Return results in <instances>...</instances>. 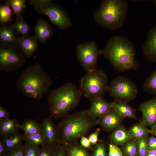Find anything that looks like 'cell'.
I'll list each match as a JSON object with an SVG mask.
<instances>
[{
  "mask_svg": "<svg viewBox=\"0 0 156 156\" xmlns=\"http://www.w3.org/2000/svg\"><path fill=\"white\" fill-rule=\"evenodd\" d=\"M97 125L98 119L91 116L88 109L66 116L57 126L60 145L78 142Z\"/></svg>",
  "mask_w": 156,
  "mask_h": 156,
  "instance_id": "cell-1",
  "label": "cell"
},
{
  "mask_svg": "<svg viewBox=\"0 0 156 156\" xmlns=\"http://www.w3.org/2000/svg\"><path fill=\"white\" fill-rule=\"evenodd\" d=\"M102 50V54L109 61L117 71L123 72L136 70L139 65L135 60V51L133 43L120 35L113 36Z\"/></svg>",
  "mask_w": 156,
  "mask_h": 156,
  "instance_id": "cell-2",
  "label": "cell"
},
{
  "mask_svg": "<svg viewBox=\"0 0 156 156\" xmlns=\"http://www.w3.org/2000/svg\"><path fill=\"white\" fill-rule=\"evenodd\" d=\"M52 84V80L48 73L41 64L36 63L24 69L16 86L27 96L38 100L48 91Z\"/></svg>",
  "mask_w": 156,
  "mask_h": 156,
  "instance_id": "cell-3",
  "label": "cell"
},
{
  "mask_svg": "<svg viewBox=\"0 0 156 156\" xmlns=\"http://www.w3.org/2000/svg\"><path fill=\"white\" fill-rule=\"evenodd\" d=\"M81 96L79 88L72 83L51 91L47 99L51 116L58 119L69 114L78 105Z\"/></svg>",
  "mask_w": 156,
  "mask_h": 156,
  "instance_id": "cell-4",
  "label": "cell"
},
{
  "mask_svg": "<svg viewBox=\"0 0 156 156\" xmlns=\"http://www.w3.org/2000/svg\"><path fill=\"white\" fill-rule=\"evenodd\" d=\"M128 7L125 0H104L94 13V20L104 28L112 30L117 29L124 24Z\"/></svg>",
  "mask_w": 156,
  "mask_h": 156,
  "instance_id": "cell-5",
  "label": "cell"
},
{
  "mask_svg": "<svg viewBox=\"0 0 156 156\" xmlns=\"http://www.w3.org/2000/svg\"><path fill=\"white\" fill-rule=\"evenodd\" d=\"M107 76L103 70L96 69L81 78L79 88L82 95L90 101L103 96L108 90Z\"/></svg>",
  "mask_w": 156,
  "mask_h": 156,
  "instance_id": "cell-6",
  "label": "cell"
},
{
  "mask_svg": "<svg viewBox=\"0 0 156 156\" xmlns=\"http://www.w3.org/2000/svg\"><path fill=\"white\" fill-rule=\"evenodd\" d=\"M29 2L36 11L47 16L59 29L64 30L71 26V20L66 11L52 0H31Z\"/></svg>",
  "mask_w": 156,
  "mask_h": 156,
  "instance_id": "cell-7",
  "label": "cell"
},
{
  "mask_svg": "<svg viewBox=\"0 0 156 156\" xmlns=\"http://www.w3.org/2000/svg\"><path fill=\"white\" fill-rule=\"evenodd\" d=\"M108 90L115 100L127 103L136 97L138 93L136 85L127 78L118 76L108 85Z\"/></svg>",
  "mask_w": 156,
  "mask_h": 156,
  "instance_id": "cell-8",
  "label": "cell"
},
{
  "mask_svg": "<svg viewBox=\"0 0 156 156\" xmlns=\"http://www.w3.org/2000/svg\"><path fill=\"white\" fill-rule=\"evenodd\" d=\"M25 56L23 52L15 48L3 44L0 48V70L10 72L21 67L25 62Z\"/></svg>",
  "mask_w": 156,
  "mask_h": 156,
  "instance_id": "cell-9",
  "label": "cell"
},
{
  "mask_svg": "<svg viewBox=\"0 0 156 156\" xmlns=\"http://www.w3.org/2000/svg\"><path fill=\"white\" fill-rule=\"evenodd\" d=\"M77 57L83 68L89 72L96 69L98 57L102 54L95 43L89 41L78 44L76 48Z\"/></svg>",
  "mask_w": 156,
  "mask_h": 156,
  "instance_id": "cell-10",
  "label": "cell"
},
{
  "mask_svg": "<svg viewBox=\"0 0 156 156\" xmlns=\"http://www.w3.org/2000/svg\"><path fill=\"white\" fill-rule=\"evenodd\" d=\"M139 110L142 113V122L151 129L156 126V96L141 104Z\"/></svg>",
  "mask_w": 156,
  "mask_h": 156,
  "instance_id": "cell-11",
  "label": "cell"
},
{
  "mask_svg": "<svg viewBox=\"0 0 156 156\" xmlns=\"http://www.w3.org/2000/svg\"><path fill=\"white\" fill-rule=\"evenodd\" d=\"M41 132L48 144L55 148L61 145L58 136L57 127L50 118L44 119L41 123Z\"/></svg>",
  "mask_w": 156,
  "mask_h": 156,
  "instance_id": "cell-12",
  "label": "cell"
},
{
  "mask_svg": "<svg viewBox=\"0 0 156 156\" xmlns=\"http://www.w3.org/2000/svg\"><path fill=\"white\" fill-rule=\"evenodd\" d=\"M123 118L112 109L98 119V125L108 132H111L121 125Z\"/></svg>",
  "mask_w": 156,
  "mask_h": 156,
  "instance_id": "cell-13",
  "label": "cell"
},
{
  "mask_svg": "<svg viewBox=\"0 0 156 156\" xmlns=\"http://www.w3.org/2000/svg\"><path fill=\"white\" fill-rule=\"evenodd\" d=\"M112 103L103 98H99L91 101L88 110L91 116L98 119L112 110Z\"/></svg>",
  "mask_w": 156,
  "mask_h": 156,
  "instance_id": "cell-14",
  "label": "cell"
},
{
  "mask_svg": "<svg viewBox=\"0 0 156 156\" xmlns=\"http://www.w3.org/2000/svg\"><path fill=\"white\" fill-rule=\"evenodd\" d=\"M143 52L149 60L156 63V25L148 32Z\"/></svg>",
  "mask_w": 156,
  "mask_h": 156,
  "instance_id": "cell-15",
  "label": "cell"
},
{
  "mask_svg": "<svg viewBox=\"0 0 156 156\" xmlns=\"http://www.w3.org/2000/svg\"><path fill=\"white\" fill-rule=\"evenodd\" d=\"M34 29L35 37L42 43L49 40L53 34V30L48 22L41 18L38 20Z\"/></svg>",
  "mask_w": 156,
  "mask_h": 156,
  "instance_id": "cell-16",
  "label": "cell"
},
{
  "mask_svg": "<svg viewBox=\"0 0 156 156\" xmlns=\"http://www.w3.org/2000/svg\"><path fill=\"white\" fill-rule=\"evenodd\" d=\"M37 40L35 36L28 35L18 38L17 43L26 57H30L37 50Z\"/></svg>",
  "mask_w": 156,
  "mask_h": 156,
  "instance_id": "cell-17",
  "label": "cell"
},
{
  "mask_svg": "<svg viewBox=\"0 0 156 156\" xmlns=\"http://www.w3.org/2000/svg\"><path fill=\"white\" fill-rule=\"evenodd\" d=\"M132 138L128 130L121 125L111 132L109 136L110 143L118 146H122Z\"/></svg>",
  "mask_w": 156,
  "mask_h": 156,
  "instance_id": "cell-18",
  "label": "cell"
},
{
  "mask_svg": "<svg viewBox=\"0 0 156 156\" xmlns=\"http://www.w3.org/2000/svg\"><path fill=\"white\" fill-rule=\"evenodd\" d=\"M112 109L123 118L127 117L138 119L135 116V110L127 103L115 100L112 102Z\"/></svg>",
  "mask_w": 156,
  "mask_h": 156,
  "instance_id": "cell-19",
  "label": "cell"
},
{
  "mask_svg": "<svg viewBox=\"0 0 156 156\" xmlns=\"http://www.w3.org/2000/svg\"><path fill=\"white\" fill-rule=\"evenodd\" d=\"M18 38L12 26L1 25L0 28V39L3 44L17 43Z\"/></svg>",
  "mask_w": 156,
  "mask_h": 156,
  "instance_id": "cell-20",
  "label": "cell"
},
{
  "mask_svg": "<svg viewBox=\"0 0 156 156\" xmlns=\"http://www.w3.org/2000/svg\"><path fill=\"white\" fill-rule=\"evenodd\" d=\"M9 152L23 145L24 135L17 132L3 137L2 139Z\"/></svg>",
  "mask_w": 156,
  "mask_h": 156,
  "instance_id": "cell-21",
  "label": "cell"
},
{
  "mask_svg": "<svg viewBox=\"0 0 156 156\" xmlns=\"http://www.w3.org/2000/svg\"><path fill=\"white\" fill-rule=\"evenodd\" d=\"M62 146L67 156H92L90 151L83 147L78 142Z\"/></svg>",
  "mask_w": 156,
  "mask_h": 156,
  "instance_id": "cell-22",
  "label": "cell"
},
{
  "mask_svg": "<svg viewBox=\"0 0 156 156\" xmlns=\"http://www.w3.org/2000/svg\"><path fill=\"white\" fill-rule=\"evenodd\" d=\"M20 125L15 119L9 120L0 124V135L3 137L18 132Z\"/></svg>",
  "mask_w": 156,
  "mask_h": 156,
  "instance_id": "cell-23",
  "label": "cell"
},
{
  "mask_svg": "<svg viewBox=\"0 0 156 156\" xmlns=\"http://www.w3.org/2000/svg\"><path fill=\"white\" fill-rule=\"evenodd\" d=\"M128 131L133 138L137 139L148 138L149 134H151V130L148 129L142 122L133 125Z\"/></svg>",
  "mask_w": 156,
  "mask_h": 156,
  "instance_id": "cell-24",
  "label": "cell"
},
{
  "mask_svg": "<svg viewBox=\"0 0 156 156\" xmlns=\"http://www.w3.org/2000/svg\"><path fill=\"white\" fill-rule=\"evenodd\" d=\"M20 129L24 132V134L31 135L41 132V125L34 120L27 119L20 125Z\"/></svg>",
  "mask_w": 156,
  "mask_h": 156,
  "instance_id": "cell-25",
  "label": "cell"
},
{
  "mask_svg": "<svg viewBox=\"0 0 156 156\" xmlns=\"http://www.w3.org/2000/svg\"><path fill=\"white\" fill-rule=\"evenodd\" d=\"M12 26L14 31L22 36L28 35L30 28L21 15L16 17V21Z\"/></svg>",
  "mask_w": 156,
  "mask_h": 156,
  "instance_id": "cell-26",
  "label": "cell"
},
{
  "mask_svg": "<svg viewBox=\"0 0 156 156\" xmlns=\"http://www.w3.org/2000/svg\"><path fill=\"white\" fill-rule=\"evenodd\" d=\"M26 144L36 146L47 144L46 140L41 133L39 132L29 135L24 134Z\"/></svg>",
  "mask_w": 156,
  "mask_h": 156,
  "instance_id": "cell-27",
  "label": "cell"
},
{
  "mask_svg": "<svg viewBox=\"0 0 156 156\" xmlns=\"http://www.w3.org/2000/svg\"><path fill=\"white\" fill-rule=\"evenodd\" d=\"M7 1L0 6V22L1 25L9 23L11 20L13 11Z\"/></svg>",
  "mask_w": 156,
  "mask_h": 156,
  "instance_id": "cell-28",
  "label": "cell"
},
{
  "mask_svg": "<svg viewBox=\"0 0 156 156\" xmlns=\"http://www.w3.org/2000/svg\"><path fill=\"white\" fill-rule=\"evenodd\" d=\"M124 156H136L137 150V139L133 138L122 146Z\"/></svg>",
  "mask_w": 156,
  "mask_h": 156,
  "instance_id": "cell-29",
  "label": "cell"
},
{
  "mask_svg": "<svg viewBox=\"0 0 156 156\" xmlns=\"http://www.w3.org/2000/svg\"><path fill=\"white\" fill-rule=\"evenodd\" d=\"M143 88L145 92L156 95V69L146 79Z\"/></svg>",
  "mask_w": 156,
  "mask_h": 156,
  "instance_id": "cell-30",
  "label": "cell"
},
{
  "mask_svg": "<svg viewBox=\"0 0 156 156\" xmlns=\"http://www.w3.org/2000/svg\"><path fill=\"white\" fill-rule=\"evenodd\" d=\"M92 156H108L107 146L102 140H99L97 143L93 146Z\"/></svg>",
  "mask_w": 156,
  "mask_h": 156,
  "instance_id": "cell-31",
  "label": "cell"
},
{
  "mask_svg": "<svg viewBox=\"0 0 156 156\" xmlns=\"http://www.w3.org/2000/svg\"><path fill=\"white\" fill-rule=\"evenodd\" d=\"M16 16L17 17L21 15L25 7V0H7Z\"/></svg>",
  "mask_w": 156,
  "mask_h": 156,
  "instance_id": "cell-32",
  "label": "cell"
},
{
  "mask_svg": "<svg viewBox=\"0 0 156 156\" xmlns=\"http://www.w3.org/2000/svg\"><path fill=\"white\" fill-rule=\"evenodd\" d=\"M148 138L137 139V150L136 156H146L148 151Z\"/></svg>",
  "mask_w": 156,
  "mask_h": 156,
  "instance_id": "cell-33",
  "label": "cell"
},
{
  "mask_svg": "<svg viewBox=\"0 0 156 156\" xmlns=\"http://www.w3.org/2000/svg\"><path fill=\"white\" fill-rule=\"evenodd\" d=\"M55 148L48 144H45L40 147L38 156H55Z\"/></svg>",
  "mask_w": 156,
  "mask_h": 156,
  "instance_id": "cell-34",
  "label": "cell"
},
{
  "mask_svg": "<svg viewBox=\"0 0 156 156\" xmlns=\"http://www.w3.org/2000/svg\"><path fill=\"white\" fill-rule=\"evenodd\" d=\"M24 156H38L40 147L25 144Z\"/></svg>",
  "mask_w": 156,
  "mask_h": 156,
  "instance_id": "cell-35",
  "label": "cell"
},
{
  "mask_svg": "<svg viewBox=\"0 0 156 156\" xmlns=\"http://www.w3.org/2000/svg\"><path fill=\"white\" fill-rule=\"evenodd\" d=\"M108 156H123L122 151L118 146L110 143L108 145Z\"/></svg>",
  "mask_w": 156,
  "mask_h": 156,
  "instance_id": "cell-36",
  "label": "cell"
},
{
  "mask_svg": "<svg viewBox=\"0 0 156 156\" xmlns=\"http://www.w3.org/2000/svg\"><path fill=\"white\" fill-rule=\"evenodd\" d=\"M101 131V129L97 128L94 132L91 133L88 136L91 144L93 146L96 145L99 140L98 136Z\"/></svg>",
  "mask_w": 156,
  "mask_h": 156,
  "instance_id": "cell-37",
  "label": "cell"
},
{
  "mask_svg": "<svg viewBox=\"0 0 156 156\" xmlns=\"http://www.w3.org/2000/svg\"><path fill=\"white\" fill-rule=\"evenodd\" d=\"M10 114L1 105H0V124L10 119Z\"/></svg>",
  "mask_w": 156,
  "mask_h": 156,
  "instance_id": "cell-38",
  "label": "cell"
},
{
  "mask_svg": "<svg viewBox=\"0 0 156 156\" xmlns=\"http://www.w3.org/2000/svg\"><path fill=\"white\" fill-rule=\"evenodd\" d=\"M25 145L13 150L9 152L7 156H24Z\"/></svg>",
  "mask_w": 156,
  "mask_h": 156,
  "instance_id": "cell-39",
  "label": "cell"
},
{
  "mask_svg": "<svg viewBox=\"0 0 156 156\" xmlns=\"http://www.w3.org/2000/svg\"><path fill=\"white\" fill-rule=\"evenodd\" d=\"M80 144L84 148L92 151L93 146L91 145L88 138L84 136L80 139Z\"/></svg>",
  "mask_w": 156,
  "mask_h": 156,
  "instance_id": "cell-40",
  "label": "cell"
},
{
  "mask_svg": "<svg viewBox=\"0 0 156 156\" xmlns=\"http://www.w3.org/2000/svg\"><path fill=\"white\" fill-rule=\"evenodd\" d=\"M148 150L156 149V138L151 136L148 139Z\"/></svg>",
  "mask_w": 156,
  "mask_h": 156,
  "instance_id": "cell-41",
  "label": "cell"
},
{
  "mask_svg": "<svg viewBox=\"0 0 156 156\" xmlns=\"http://www.w3.org/2000/svg\"><path fill=\"white\" fill-rule=\"evenodd\" d=\"M7 148L3 142L2 139L0 140V156H7L9 153Z\"/></svg>",
  "mask_w": 156,
  "mask_h": 156,
  "instance_id": "cell-42",
  "label": "cell"
},
{
  "mask_svg": "<svg viewBox=\"0 0 156 156\" xmlns=\"http://www.w3.org/2000/svg\"><path fill=\"white\" fill-rule=\"evenodd\" d=\"M55 156H67L62 146L60 145L55 148Z\"/></svg>",
  "mask_w": 156,
  "mask_h": 156,
  "instance_id": "cell-43",
  "label": "cell"
},
{
  "mask_svg": "<svg viewBox=\"0 0 156 156\" xmlns=\"http://www.w3.org/2000/svg\"><path fill=\"white\" fill-rule=\"evenodd\" d=\"M146 156H156V149L148 150Z\"/></svg>",
  "mask_w": 156,
  "mask_h": 156,
  "instance_id": "cell-44",
  "label": "cell"
},
{
  "mask_svg": "<svg viewBox=\"0 0 156 156\" xmlns=\"http://www.w3.org/2000/svg\"><path fill=\"white\" fill-rule=\"evenodd\" d=\"M151 134L156 136V126H155L151 129Z\"/></svg>",
  "mask_w": 156,
  "mask_h": 156,
  "instance_id": "cell-45",
  "label": "cell"
}]
</instances>
